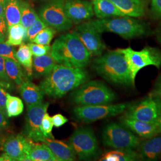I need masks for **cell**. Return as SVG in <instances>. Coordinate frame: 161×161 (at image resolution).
Wrapping results in <instances>:
<instances>
[{
  "instance_id": "obj_15",
  "label": "cell",
  "mask_w": 161,
  "mask_h": 161,
  "mask_svg": "<svg viewBox=\"0 0 161 161\" xmlns=\"http://www.w3.org/2000/svg\"><path fill=\"white\" fill-rule=\"evenodd\" d=\"M64 9L67 16L75 24L89 20L94 15L92 3L87 0H66Z\"/></svg>"
},
{
  "instance_id": "obj_44",
  "label": "cell",
  "mask_w": 161,
  "mask_h": 161,
  "mask_svg": "<svg viewBox=\"0 0 161 161\" xmlns=\"http://www.w3.org/2000/svg\"><path fill=\"white\" fill-rule=\"evenodd\" d=\"M6 0H0V16L4 17V4Z\"/></svg>"
},
{
  "instance_id": "obj_26",
  "label": "cell",
  "mask_w": 161,
  "mask_h": 161,
  "mask_svg": "<svg viewBox=\"0 0 161 161\" xmlns=\"http://www.w3.org/2000/svg\"><path fill=\"white\" fill-rule=\"evenodd\" d=\"M27 29L21 23L13 25L8 27V36L6 43L12 46L22 44L26 41Z\"/></svg>"
},
{
  "instance_id": "obj_42",
  "label": "cell",
  "mask_w": 161,
  "mask_h": 161,
  "mask_svg": "<svg viewBox=\"0 0 161 161\" xmlns=\"http://www.w3.org/2000/svg\"><path fill=\"white\" fill-rule=\"evenodd\" d=\"M9 121L6 112L0 110V131L8 127Z\"/></svg>"
},
{
  "instance_id": "obj_45",
  "label": "cell",
  "mask_w": 161,
  "mask_h": 161,
  "mask_svg": "<svg viewBox=\"0 0 161 161\" xmlns=\"http://www.w3.org/2000/svg\"><path fill=\"white\" fill-rule=\"evenodd\" d=\"M0 161H13V160L10 156L4 152L0 155Z\"/></svg>"
},
{
  "instance_id": "obj_1",
  "label": "cell",
  "mask_w": 161,
  "mask_h": 161,
  "mask_svg": "<svg viewBox=\"0 0 161 161\" xmlns=\"http://www.w3.org/2000/svg\"><path fill=\"white\" fill-rule=\"evenodd\" d=\"M89 78L88 71L84 68L57 64L46 78L41 82L40 87L47 96L61 98L86 82Z\"/></svg>"
},
{
  "instance_id": "obj_43",
  "label": "cell",
  "mask_w": 161,
  "mask_h": 161,
  "mask_svg": "<svg viewBox=\"0 0 161 161\" xmlns=\"http://www.w3.org/2000/svg\"><path fill=\"white\" fill-rule=\"evenodd\" d=\"M155 125L156 128L157 133L158 134H161V114L158 119L155 122Z\"/></svg>"
},
{
  "instance_id": "obj_4",
  "label": "cell",
  "mask_w": 161,
  "mask_h": 161,
  "mask_svg": "<svg viewBox=\"0 0 161 161\" xmlns=\"http://www.w3.org/2000/svg\"><path fill=\"white\" fill-rule=\"evenodd\" d=\"M90 22L100 34L112 32L126 40L143 37L150 34V29L146 23L127 16L98 19Z\"/></svg>"
},
{
  "instance_id": "obj_5",
  "label": "cell",
  "mask_w": 161,
  "mask_h": 161,
  "mask_svg": "<svg viewBox=\"0 0 161 161\" xmlns=\"http://www.w3.org/2000/svg\"><path fill=\"white\" fill-rule=\"evenodd\" d=\"M114 91L100 80L86 81L71 94L73 103L79 106L111 104L117 99Z\"/></svg>"
},
{
  "instance_id": "obj_14",
  "label": "cell",
  "mask_w": 161,
  "mask_h": 161,
  "mask_svg": "<svg viewBox=\"0 0 161 161\" xmlns=\"http://www.w3.org/2000/svg\"><path fill=\"white\" fill-rule=\"evenodd\" d=\"M33 144L32 140L18 134L12 135L6 139L3 150L13 161H27V156Z\"/></svg>"
},
{
  "instance_id": "obj_12",
  "label": "cell",
  "mask_w": 161,
  "mask_h": 161,
  "mask_svg": "<svg viewBox=\"0 0 161 161\" xmlns=\"http://www.w3.org/2000/svg\"><path fill=\"white\" fill-rule=\"evenodd\" d=\"M50 103L43 102L33 106H28L26 116L25 131L28 138L35 142H43L45 137L41 130L43 116L48 109Z\"/></svg>"
},
{
  "instance_id": "obj_9",
  "label": "cell",
  "mask_w": 161,
  "mask_h": 161,
  "mask_svg": "<svg viewBox=\"0 0 161 161\" xmlns=\"http://www.w3.org/2000/svg\"><path fill=\"white\" fill-rule=\"evenodd\" d=\"M69 144L80 160H90L99 154L97 140L90 127L76 129L69 138Z\"/></svg>"
},
{
  "instance_id": "obj_8",
  "label": "cell",
  "mask_w": 161,
  "mask_h": 161,
  "mask_svg": "<svg viewBox=\"0 0 161 161\" xmlns=\"http://www.w3.org/2000/svg\"><path fill=\"white\" fill-rule=\"evenodd\" d=\"M130 103L108 104L92 106H79L73 109V114L78 121L90 124L104 118L120 115L125 112Z\"/></svg>"
},
{
  "instance_id": "obj_7",
  "label": "cell",
  "mask_w": 161,
  "mask_h": 161,
  "mask_svg": "<svg viewBox=\"0 0 161 161\" xmlns=\"http://www.w3.org/2000/svg\"><path fill=\"white\" fill-rule=\"evenodd\" d=\"M140 142L138 136L121 123H110L102 132L103 144L114 149L136 150Z\"/></svg>"
},
{
  "instance_id": "obj_39",
  "label": "cell",
  "mask_w": 161,
  "mask_h": 161,
  "mask_svg": "<svg viewBox=\"0 0 161 161\" xmlns=\"http://www.w3.org/2000/svg\"><path fill=\"white\" fill-rule=\"evenodd\" d=\"M0 80L10 82L11 80L7 74L5 66V58L0 56Z\"/></svg>"
},
{
  "instance_id": "obj_33",
  "label": "cell",
  "mask_w": 161,
  "mask_h": 161,
  "mask_svg": "<svg viewBox=\"0 0 161 161\" xmlns=\"http://www.w3.org/2000/svg\"><path fill=\"white\" fill-rule=\"evenodd\" d=\"M53 126L54 125L52 121V118L46 112L43 116L41 125V132L46 138L54 139V137L52 134V130Z\"/></svg>"
},
{
  "instance_id": "obj_6",
  "label": "cell",
  "mask_w": 161,
  "mask_h": 161,
  "mask_svg": "<svg viewBox=\"0 0 161 161\" xmlns=\"http://www.w3.org/2000/svg\"><path fill=\"white\" fill-rule=\"evenodd\" d=\"M126 59L130 72L132 85L138 72L148 66H154L158 69L161 68V52L157 48L146 46L140 51H136L131 47L119 48Z\"/></svg>"
},
{
  "instance_id": "obj_21",
  "label": "cell",
  "mask_w": 161,
  "mask_h": 161,
  "mask_svg": "<svg viewBox=\"0 0 161 161\" xmlns=\"http://www.w3.org/2000/svg\"><path fill=\"white\" fill-rule=\"evenodd\" d=\"M94 14L98 19L122 17L125 15L109 0H92Z\"/></svg>"
},
{
  "instance_id": "obj_19",
  "label": "cell",
  "mask_w": 161,
  "mask_h": 161,
  "mask_svg": "<svg viewBox=\"0 0 161 161\" xmlns=\"http://www.w3.org/2000/svg\"><path fill=\"white\" fill-rule=\"evenodd\" d=\"M125 16L140 17L145 14V3L142 0H109Z\"/></svg>"
},
{
  "instance_id": "obj_29",
  "label": "cell",
  "mask_w": 161,
  "mask_h": 161,
  "mask_svg": "<svg viewBox=\"0 0 161 161\" xmlns=\"http://www.w3.org/2000/svg\"><path fill=\"white\" fill-rule=\"evenodd\" d=\"M39 16L36 14L34 8L25 1H21V19L20 23L28 29L36 22Z\"/></svg>"
},
{
  "instance_id": "obj_2",
  "label": "cell",
  "mask_w": 161,
  "mask_h": 161,
  "mask_svg": "<svg viewBox=\"0 0 161 161\" xmlns=\"http://www.w3.org/2000/svg\"><path fill=\"white\" fill-rule=\"evenodd\" d=\"M50 53L58 64L77 68H86L92 56L75 31L58 37Z\"/></svg>"
},
{
  "instance_id": "obj_30",
  "label": "cell",
  "mask_w": 161,
  "mask_h": 161,
  "mask_svg": "<svg viewBox=\"0 0 161 161\" xmlns=\"http://www.w3.org/2000/svg\"><path fill=\"white\" fill-rule=\"evenodd\" d=\"M6 96V112L7 116L11 118L22 114L24 109L22 100L8 92H7Z\"/></svg>"
},
{
  "instance_id": "obj_11",
  "label": "cell",
  "mask_w": 161,
  "mask_h": 161,
  "mask_svg": "<svg viewBox=\"0 0 161 161\" xmlns=\"http://www.w3.org/2000/svg\"><path fill=\"white\" fill-rule=\"evenodd\" d=\"M161 114V100L149 94L147 97L132 104L124 115L140 121L155 123Z\"/></svg>"
},
{
  "instance_id": "obj_27",
  "label": "cell",
  "mask_w": 161,
  "mask_h": 161,
  "mask_svg": "<svg viewBox=\"0 0 161 161\" xmlns=\"http://www.w3.org/2000/svg\"><path fill=\"white\" fill-rule=\"evenodd\" d=\"M17 62L26 70L29 75L32 74V54L29 46L24 43L20 45L19 49L15 53Z\"/></svg>"
},
{
  "instance_id": "obj_36",
  "label": "cell",
  "mask_w": 161,
  "mask_h": 161,
  "mask_svg": "<svg viewBox=\"0 0 161 161\" xmlns=\"http://www.w3.org/2000/svg\"><path fill=\"white\" fill-rule=\"evenodd\" d=\"M9 87V82L0 80V110L6 112L7 90Z\"/></svg>"
},
{
  "instance_id": "obj_31",
  "label": "cell",
  "mask_w": 161,
  "mask_h": 161,
  "mask_svg": "<svg viewBox=\"0 0 161 161\" xmlns=\"http://www.w3.org/2000/svg\"><path fill=\"white\" fill-rule=\"evenodd\" d=\"M55 34L56 29L48 26L41 31L31 42L41 45L49 46Z\"/></svg>"
},
{
  "instance_id": "obj_24",
  "label": "cell",
  "mask_w": 161,
  "mask_h": 161,
  "mask_svg": "<svg viewBox=\"0 0 161 161\" xmlns=\"http://www.w3.org/2000/svg\"><path fill=\"white\" fill-rule=\"evenodd\" d=\"M27 161H58L51 150L44 143L33 144L27 156Z\"/></svg>"
},
{
  "instance_id": "obj_46",
  "label": "cell",
  "mask_w": 161,
  "mask_h": 161,
  "mask_svg": "<svg viewBox=\"0 0 161 161\" xmlns=\"http://www.w3.org/2000/svg\"><path fill=\"white\" fill-rule=\"evenodd\" d=\"M158 40L159 41V42H160V44H161V31L160 32V33L158 35Z\"/></svg>"
},
{
  "instance_id": "obj_16",
  "label": "cell",
  "mask_w": 161,
  "mask_h": 161,
  "mask_svg": "<svg viewBox=\"0 0 161 161\" xmlns=\"http://www.w3.org/2000/svg\"><path fill=\"white\" fill-rule=\"evenodd\" d=\"M139 160L158 161L161 158V134L140 142L136 149Z\"/></svg>"
},
{
  "instance_id": "obj_34",
  "label": "cell",
  "mask_w": 161,
  "mask_h": 161,
  "mask_svg": "<svg viewBox=\"0 0 161 161\" xmlns=\"http://www.w3.org/2000/svg\"><path fill=\"white\" fill-rule=\"evenodd\" d=\"M28 46H29L32 55L35 57L45 55L51 50V47L49 46L41 45L34 42H30Z\"/></svg>"
},
{
  "instance_id": "obj_37",
  "label": "cell",
  "mask_w": 161,
  "mask_h": 161,
  "mask_svg": "<svg viewBox=\"0 0 161 161\" xmlns=\"http://www.w3.org/2000/svg\"><path fill=\"white\" fill-rule=\"evenodd\" d=\"M8 36V26L4 17L0 16V42H6Z\"/></svg>"
},
{
  "instance_id": "obj_38",
  "label": "cell",
  "mask_w": 161,
  "mask_h": 161,
  "mask_svg": "<svg viewBox=\"0 0 161 161\" xmlns=\"http://www.w3.org/2000/svg\"><path fill=\"white\" fill-rule=\"evenodd\" d=\"M149 94L152 96L159 98L161 100V73L158 76L153 88Z\"/></svg>"
},
{
  "instance_id": "obj_28",
  "label": "cell",
  "mask_w": 161,
  "mask_h": 161,
  "mask_svg": "<svg viewBox=\"0 0 161 161\" xmlns=\"http://www.w3.org/2000/svg\"><path fill=\"white\" fill-rule=\"evenodd\" d=\"M4 58L7 74L11 80L20 86L23 82V74L20 64L10 58Z\"/></svg>"
},
{
  "instance_id": "obj_18",
  "label": "cell",
  "mask_w": 161,
  "mask_h": 161,
  "mask_svg": "<svg viewBox=\"0 0 161 161\" xmlns=\"http://www.w3.org/2000/svg\"><path fill=\"white\" fill-rule=\"evenodd\" d=\"M42 143L50 148L58 161H74L76 158L71 146L64 142L56 140L54 138H45Z\"/></svg>"
},
{
  "instance_id": "obj_22",
  "label": "cell",
  "mask_w": 161,
  "mask_h": 161,
  "mask_svg": "<svg viewBox=\"0 0 161 161\" xmlns=\"http://www.w3.org/2000/svg\"><path fill=\"white\" fill-rule=\"evenodd\" d=\"M57 62L49 52L45 55L35 57L32 64V72L35 77L47 76L57 64Z\"/></svg>"
},
{
  "instance_id": "obj_10",
  "label": "cell",
  "mask_w": 161,
  "mask_h": 161,
  "mask_svg": "<svg viewBox=\"0 0 161 161\" xmlns=\"http://www.w3.org/2000/svg\"><path fill=\"white\" fill-rule=\"evenodd\" d=\"M64 2V0H50L39 12L41 19L47 26L58 31H68L73 25L66 14Z\"/></svg>"
},
{
  "instance_id": "obj_3",
  "label": "cell",
  "mask_w": 161,
  "mask_h": 161,
  "mask_svg": "<svg viewBox=\"0 0 161 161\" xmlns=\"http://www.w3.org/2000/svg\"><path fill=\"white\" fill-rule=\"evenodd\" d=\"M92 67L98 75L112 84L134 87L126 59L119 49L98 56Z\"/></svg>"
},
{
  "instance_id": "obj_23",
  "label": "cell",
  "mask_w": 161,
  "mask_h": 161,
  "mask_svg": "<svg viewBox=\"0 0 161 161\" xmlns=\"http://www.w3.org/2000/svg\"><path fill=\"white\" fill-rule=\"evenodd\" d=\"M21 1L6 0L4 4V17L8 27L20 23Z\"/></svg>"
},
{
  "instance_id": "obj_13",
  "label": "cell",
  "mask_w": 161,
  "mask_h": 161,
  "mask_svg": "<svg viewBox=\"0 0 161 161\" xmlns=\"http://www.w3.org/2000/svg\"><path fill=\"white\" fill-rule=\"evenodd\" d=\"M75 31L92 56L98 57L103 54L106 46L102 40L101 34L90 21L78 25Z\"/></svg>"
},
{
  "instance_id": "obj_25",
  "label": "cell",
  "mask_w": 161,
  "mask_h": 161,
  "mask_svg": "<svg viewBox=\"0 0 161 161\" xmlns=\"http://www.w3.org/2000/svg\"><path fill=\"white\" fill-rule=\"evenodd\" d=\"M139 160L136 150L114 149L106 152L100 161H134Z\"/></svg>"
},
{
  "instance_id": "obj_20",
  "label": "cell",
  "mask_w": 161,
  "mask_h": 161,
  "mask_svg": "<svg viewBox=\"0 0 161 161\" xmlns=\"http://www.w3.org/2000/svg\"><path fill=\"white\" fill-rule=\"evenodd\" d=\"M20 92L27 106H33L43 102L44 93L40 86L28 80L20 85Z\"/></svg>"
},
{
  "instance_id": "obj_32",
  "label": "cell",
  "mask_w": 161,
  "mask_h": 161,
  "mask_svg": "<svg viewBox=\"0 0 161 161\" xmlns=\"http://www.w3.org/2000/svg\"><path fill=\"white\" fill-rule=\"evenodd\" d=\"M47 26H48L41 19L40 17H38L36 22L27 29L26 40L31 42L36 35Z\"/></svg>"
},
{
  "instance_id": "obj_35",
  "label": "cell",
  "mask_w": 161,
  "mask_h": 161,
  "mask_svg": "<svg viewBox=\"0 0 161 161\" xmlns=\"http://www.w3.org/2000/svg\"><path fill=\"white\" fill-rule=\"evenodd\" d=\"M16 51L12 46L6 43V42H0V56L4 58H10L16 60L15 57Z\"/></svg>"
},
{
  "instance_id": "obj_40",
  "label": "cell",
  "mask_w": 161,
  "mask_h": 161,
  "mask_svg": "<svg viewBox=\"0 0 161 161\" xmlns=\"http://www.w3.org/2000/svg\"><path fill=\"white\" fill-rule=\"evenodd\" d=\"M52 121L53 122V125L56 128L62 127L65 124L68 119L62 114H56L52 117Z\"/></svg>"
},
{
  "instance_id": "obj_17",
  "label": "cell",
  "mask_w": 161,
  "mask_h": 161,
  "mask_svg": "<svg viewBox=\"0 0 161 161\" xmlns=\"http://www.w3.org/2000/svg\"><path fill=\"white\" fill-rule=\"evenodd\" d=\"M120 122L137 136L144 139L151 138L158 134L154 123L136 119L125 115L120 118Z\"/></svg>"
},
{
  "instance_id": "obj_41",
  "label": "cell",
  "mask_w": 161,
  "mask_h": 161,
  "mask_svg": "<svg viewBox=\"0 0 161 161\" xmlns=\"http://www.w3.org/2000/svg\"><path fill=\"white\" fill-rule=\"evenodd\" d=\"M151 10L156 17L161 18V0H150Z\"/></svg>"
}]
</instances>
